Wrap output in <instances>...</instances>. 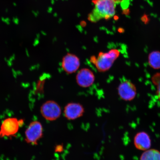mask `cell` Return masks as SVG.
<instances>
[{
  "mask_svg": "<svg viewBox=\"0 0 160 160\" xmlns=\"http://www.w3.org/2000/svg\"><path fill=\"white\" fill-rule=\"evenodd\" d=\"M63 146L62 145H58L55 148V151L58 152H61L63 151Z\"/></svg>",
  "mask_w": 160,
  "mask_h": 160,
  "instance_id": "obj_15",
  "label": "cell"
},
{
  "mask_svg": "<svg viewBox=\"0 0 160 160\" xmlns=\"http://www.w3.org/2000/svg\"><path fill=\"white\" fill-rule=\"evenodd\" d=\"M42 81L39 80L36 84L34 90V92L36 94L41 93L42 91L43 83H42Z\"/></svg>",
  "mask_w": 160,
  "mask_h": 160,
  "instance_id": "obj_14",
  "label": "cell"
},
{
  "mask_svg": "<svg viewBox=\"0 0 160 160\" xmlns=\"http://www.w3.org/2000/svg\"><path fill=\"white\" fill-rule=\"evenodd\" d=\"M76 78L78 85L84 88L91 87L95 81L93 73L91 70L88 68L80 70L78 72Z\"/></svg>",
  "mask_w": 160,
  "mask_h": 160,
  "instance_id": "obj_9",
  "label": "cell"
},
{
  "mask_svg": "<svg viewBox=\"0 0 160 160\" xmlns=\"http://www.w3.org/2000/svg\"><path fill=\"white\" fill-rule=\"evenodd\" d=\"M149 65L152 68L160 69V51H154L151 52L148 57Z\"/></svg>",
  "mask_w": 160,
  "mask_h": 160,
  "instance_id": "obj_11",
  "label": "cell"
},
{
  "mask_svg": "<svg viewBox=\"0 0 160 160\" xmlns=\"http://www.w3.org/2000/svg\"><path fill=\"white\" fill-rule=\"evenodd\" d=\"M23 123V119L14 117L8 118L4 120L0 127V138L15 137Z\"/></svg>",
  "mask_w": 160,
  "mask_h": 160,
  "instance_id": "obj_3",
  "label": "cell"
},
{
  "mask_svg": "<svg viewBox=\"0 0 160 160\" xmlns=\"http://www.w3.org/2000/svg\"><path fill=\"white\" fill-rule=\"evenodd\" d=\"M40 111L42 117L50 121H55L58 119L62 113L61 108L58 103L51 100L44 103L41 106Z\"/></svg>",
  "mask_w": 160,
  "mask_h": 160,
  "instance_id": "obj_5",
  "label": "cell"
},
{
  "mask_svg": "<svg viewBox=\"0 0 160 160\" xmlns=\"http://www.w3.org/2000/svg\"><path fill=\"white\" fill-rule=\"evenodd\" d=\"M80 66L79 58L73 54L68 53L63 57L62 67L66 73L68 74L75 73L78 70Z\"/></svg>",
  "mask_w": 160,
  "mask_h": 160,
  "instance_id": "obj_7",
  "label": "cell"
},
{
  "mask_svg": "<svg viewBox=\"0 0 160 160\" xmlns=\"http://www.w3.org/2000/svg\"><path fill=\"white\" fill-rule=\"evenodd\" d=\"M25 141L28 144L37 145L43 136V127L41 123L37 121L30 123L25 131Z\"/></svg>",
  "mask_w": 160,
  "mask_h": 160,
  "instance_id": "obj_4",
  "label": "cell"
},
{
  "mask_svg": "<svg viewBox=\"0 0 160 160\" xmlns=\"http://www.w3.org/2000/svg\"><path fill=\"white\" fill-rule=\"evenodd\" d=\"M120 52L118 49H113L107 52L99 53L97 58H91L92 62L95 64L97 69L100 72L108 71L116 60L119 58Z\"/></svg>",
  "mask_w": 160,
  "mask_h": 160,
  "instance_id": "obj_2",
  "label": "cell"
},
{
  "mask_svg": "<svg viewBox=\"0 0 160 160\" xmlns=\"http://www.w3.org/2000/svg\"><path fill=\"white\" fill-rule=\"evenodd\" d=\"M140 160H160V152L155 149H149L142 153Z\"/></svg>",
  "mask_w": 160,
  "mask_h": 160,
  "instance_id": "obj_12",
  "label": "cell"
},
{
  "mask_svg": "<svg viewBox=\"0 0 160 160\" xmlns=\"http://www.w3.org/2000/svg\"><path fill=\"white\" fill-rule=\"evenodd\" d=\"M134 144L136 148L140 151H145L150 149L151 140L148 134L144 131L138 133L134 138Z\"/></svg>",
  "mask_w": 160,
  "mask_h": 160,
  "instance_id": "obj_10",
  "label": "cell"
},
{
  "mask_svg": "<svg viewBox=\"0 0 160 160\" xmlns=\"http://www.w3.org/2000/svg\"><path fill=\"white\" fill-rule=\"evenodd\" d=\"M151 81L157 88L156 94L160 101V73L158 72L154 74L151 78Z\"/></svg>",
  "mask_w": 160,
  "mask_h": 160,
  "instance_id": "obj_13",
  "label": "cell"
},
{
  "mask_svg": "<svg viewBox=\"0 0 160 160\" xmlns=\"http://www.w3.org/2000/svg\"><path fill=\"white\" fill-rule=\"evenodd\" d=\"M97 1H98V0H92V2L94 3ZM116 1H117L119 3L122 1V0H116Z\"/></svg>",
  "mask_w": 160,
  "mask_h": 160,
  "instance_id": "obj_16",
  "label": "cell"
},
{
  "mask_svg": "<svg viewBox=\"0 0 160 160\" xmlns=\"http://www.w3.org/2000/svg\"><path fill=\"white\" fill-rule=\"evenodd\" d=\"M118 3L116 0H98L93 3L94 7L88 15V20L96 23L102 19H111L115 15Z\"/></svg>",
  "mask_w": 160,
  "mask_h": 160,
  "instance_id": "obj_1",
  "label": "cell"
},
{
  "mask_svg": "<svg viewBox=\"0 0 160 160\" xmlns=\"http://www.w3.org/2000/svg\"><path fill=\"white\" fill-rule=\"evenodd\" d=\"M63 112L66 119L68 120H75L83 115L85 109L81 104L71 102L65 106Z\"/></svg>",
  "mask_w": 160,
  "mask_h": 160,
  "instance_id": "obj_8",
  "label": "cell"
},
{
  "mask_svg": "<svg viewBox=\"0 0 160 160\" xmlns=\"http://www.w3.org/2000/svg\"><path fill=\"white\" fill-rule=\"evenodd\" d=\"M118 92L120 98L125 101H132L137 95L135 85L129 81H124L120 83Z\"/></svg>",
  "mask_w": 160,
  "mask_h": 160,
  "instance_id": "obj_6",
  "label": "cell"
}]
</instances>
